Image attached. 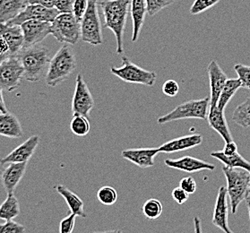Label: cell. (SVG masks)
Here are the masks:
<instances>
[{
	"label": "cell",
	"mask_w": 250,
	"mask_h": 233,
	"mask_svg": "<svg viewBox=\"0 0 250 233\" xmlns=\"http://www.w3.org/2000/svg\"><path fill=\"white\" fill-rule=\"evenodd\" d=\"M130 4L131 0H105L98 2L104 14V27L114 33L117 42V54L124 53L123 33Z\"/></svg>",
	"instance_id": "obj_1"
},
{
	"label": "cell",
	"mask_w": 250,
	"mask_h": 233,
	"mask_svg": "<svg viewBox=\"0 0 250 233\" xmlns=\"http://www.w3.org/2000/svg\"><path fill=\"white\" fill-rule=\"evenodd\" d=\"M23 71L24 79L28 82H38L47 73L49 65V49L41 43L23 47L18 53Z\"/></svg>",
	"instance_id": "obj_2"
},
{
	"label": "cell",
	"mask_w": 250,
	"mask_h": 233,
	"mask_svg": "<svg viewBox=\"0 0 250 233\" xmlns=\"http://www.w3.org/2000/svg\"><path fill=\"white\" fill-rule=\"evenodd\" d=\"M77 61L74 49L70 44H65L60 48L49 61L48 71L45 75V83L48 86L60 85L76 70Z\"/></svg>",
	"instance_id": "obj_3"
},
{
	"label": "cell",
	"mask_w": 250,
	"mask_h": 233,
	"mask_svg": "<svg viewBox=\"0 0 250 233\" xmlns=\"http://www.w3.org/2000/svg\"><path fill=\"white\" fill-rule=\"evenodd\" d=\"M223 172L227 180V191L231 212L235 214L242 201L250 195V171L241 168L223 166Z\"/></svg>",
	"instance_id": "obj_4"
},
{
	"label": "cell",
	"mask_w": 250,
	"mask_h": 233,
	"mask_svg": "<svg viewBox=\"0 0 250 233\" xmlns=\"http://www.w3.org/2000/svg\"><path fill=\"white\" fill-rule=\"evenodd\" d=\"M210 109V97H206L199 100H192L179 106L163 117L158 119V124L163 125L176 120H187V119H198L207 120Z\"/></svg>",
	"instance_id": "obj_5"
},
{
	"label": "cell",
	"mask_w": 250,
	"mask_h": 233,
	"mask_svg": "<svg viewBox=\"0 0 250 233\" xmlns=\"http://www.w3.org/2000/svg\"><path fill=\"white\" fill-rule=\"evenodd\" d=\"M51 34L60 42L75 45L81 39V22L72 13H60L51 22Z\"/></svg>",
	"instance_id": "obj_6"
},
{
	"label": "cell",
	"mask_w": 250,
	"mask_h": 233,
	"mask_svg": "<svg viewBox=\"0 0 250 233\" xmlns=\"http://www.w3.org/2000/svg\"><path fill=\"white\" fill-rule=\"evenodd\" d=\"M110 72L125 83L144 85L146 86H153L157 78L155 72L142 68L125 56L122 57V65L119 67L112 66Z\"/></svg>",
	"instance_id": "obj_7"
},
{
	"label": "cell",
	"mask_w": 250,
	"mask_h": 233,
	"mask_svg": "<svg viewBox=\"0 0 250 233\" xmlns=\"http://www.w3.org/2000/svg\"><path fill=\"white\" fill-rule=\"evenodd\" d=\"M88 8L81 20V40L93 46L104 43L98 0H88Z\"/></svg>",
	"instance_id": "obj_8"
},
{
	"label": "cell",
	"mask_w": 250,
	"mask_h": 233,
	"mask_svg": "<svg viewBox=\"0 0 250 233\" xmlns=\"http://www.w3.org/2000/svg\"><path fill=\"white\" fill-rule=\"evenodd\" d=\"M23 78L24 71L17 56H12L0 64V87L4 91L17 90Z\"/></svg>",
	"instance_id": "obj_9"
},
{
	"label": "cell",
	"mask_w": 250,
	"mask_h": 233,
	"mask_svg": "<svg viewBox=\"0 0 250 233\" xmlns=\"http://www.w3.org/2000/svg\"><path fill=\"white\" fill-rule=\"evenodd\" d=\"M94 104V99L89 90L86 82L84 81L81 74H78L76 76V88L72 100L73 115H83L89 118Z\"/></svg>",
	"instance_id": "obj_10"
},
{
	"label": "cell",
	"mask_w": 250,
	"mask_h": 233,
	"mask_svg": "<svg viewBox=\"0 0 250 233\" xmlns=\"http://www.w3.org/2000/svg\"><path fill=\"white\" fill-rule=\"evenodd\" d=\"M60 14V11L55 7L49 8L40 4H29L20 15H18L17 17L6 23L13 25H21L22 22L29 20L52 22Z\"/></svg>",
	"instance_id": "obj_11"
},
{
	"label": "cell",
	"mask_w": 250,
	"mask_h": 233,
	"mask_svg": "<svg viewBox=\"0 0 250 233\" xmlns=\"http://www.w3.org/2000/svg\"><path fill=\"white\" fill-rule=\"evenodd\" d=\"M24 45L23 47L41 43L48 35L51 34V22L29 20L21 24Z\"/></svg>",
	"instance_id": "obj_12"
},
{
	"label": "cell",
	"mask_w": 250,
	"mask_h": 233,
	"mask_svg": "<svg viewBox=\"0 0 250 233\" xmlns=\"http://www.w3.org/2000/svg\"><path fill=\"white\" fill-rule=\"evenodd\" d=\"M228 191L227 188L221 187L218 190L217 197L213 210L212 223L223 233H232L229 227Z\"/></svg>",
	"instance_id": "obj_13"
},
{
	"label": "cell",
	"mask_w": 250,
	"mask_h": 233,
	"mask_svg": "<svg viewBox=\"0 0 250 233\" xmlns=\"http://www.w3.org/2000/svg\"><path fill=\"white\" fill-rule=\"evenodd\" d=\"M208 76L210 81V108H213L217 105L218 99L221 94L223 87L228 80V76L224 73L222 67L216 61H212L208 65Z\"/></svg>",
	"instance_id": "obj_14"
},
{
	"label": "cell",
	"mask_w": 250,
	"mask_h": 233,
	"mask_svg": "<svg viewBox=\"0 0 250 233\" xmlns=\"http://www.w3.org/2000/svg\"><path fill=\"white\" fill-rule=\"evenodd\" d=\"M39 142V136L35 135L29 137L26 141L23 142L22 145L14 149L6 157L3 158L1 163L3 165L11 163H28L36 151Z\"/></svg>",
	"instance_id": "obj_15"
},
{
	"label": "cell",
	"mask_w": 250,
	"mask_h": 233,
	"mask_svg": "<svg viewBox=\"0 0 250 233\" xmlns=\"http://www.w3.org/2000/svg\"><path fill=\"white\" fill-rule=\"evenodd\" d=\"M165 165L169 168L179 169L186 172H197L200 170H214L215 166L212 163H208L200 159L192 157V156H184L180 159H167L165 160Z\"/></svg>",
	"instance_id": "obj_16"
},
{
	"label": "cell",
	"mask_w": 250,
	"mask_h": 233,
	"mask_svg": "<svg viewBox=\"0 0 250 233\" xmlns=\"http://www.w3.org/2000/svg\"><path fill=\"white\" fill-rule=\"evenodd\" d=\"M28 163H8L1 173V181L6 194L14 193L17 186L21 182L27 168Z\"/></svg>",
	"instance_id": "obj_17"
},
{
	"label": "cell",
	"mask_w": 250,
	"mask_h": 233,
	"mask_svg": "<svg viewBox=\"0 0 250 233\" xmlns=\"http://www.w3.org/2000/svg\"><path fill=\"white\" fill-rule=\"evenodd\" d=\"M160 152L157 148H136L127 149L121 152L122 157L135 163L141 169L152 167L154 165V158Z\"/></svg>",
	"instance_id": "obj_18"
},
{
	"label": "cell",
	"mask_w": 250,
	"mask_h": 233,
	"mask_svg": "<svg viewBox=\"0 0 250 233\" xmlns=\"http://www.w3.org/2000/svg\"><path fill=\"white\" fill-rule=\"evenodd\" d=\"M0 37L4 39L8 44L11 56H17L23 48L24 39L21 25L0 22Z\"/></svg>",
	"instance_id": "obj_19"
},
{
	"label": "cell",
	"mask_w": 250,
	"mask_h": 233,
	"mask_svg": "<svg viewBox=\"0 0 250 233\" xmlns=\"http://www.w3.org/2000/svg\"><path fill=\"white\" fill-rule=\"evenodd\" d=\"M203 142V136L199 134H193L189 136H181L179 138H175L169 142H166L163 146L159 147L160 152H181L186 151L191 148L200 146Z\"/></svg>",
	"instance_id": "obj_20"
},
{
	"label": "cell",
	"mask_w": 250,
	"mask_h": 233,
	"mask_svg": "<svg viewBox=\"0 0 250 233\" xmlns=\"http://www.w3.org/2000/svg\"><path fill=\"white\" fill-rule=\"evenodd\" d=\"M207 120L209 126L223 137L225 143L233 141L231 133L229 128L228 122L225 118L224 110L218 108L217 106L210 108Z\"/></svg>",
	"instance_id": "obj_21"
},
{
	"label": "cell",
	"mask_w": 250,
	"mask_h": 233,
	"mask_svg": "<svg viewBox=\"0 0 250 233\" xmlns=\"http://www.w3.org/2000/svg\"><path fill=\"white\" fill-rule=\"evenodd\" d=\"M130 12L133 21L132 42H136L139 38L146 16V0H131Z\"/></svg>",
	"instance_id": "obj_22"
},
{
	"label": "cell",
	"mask_w": 250,
	"mask_h": 233,
	"mask_svg": "<svg viewBox=\"0 0 250 233\" xmlns=\"http://www.w3.org/2000/svg\"><path fill=\"white\" fill-rule=\"evenodd\" d=\"M22 135L21 123L14 114L0 113V136L15 139L22 137Z\"/></svg>",
	"instance_id": "obj_23"
},
{
	"label": "cell",
	"mask_w": 250,
	"mask_h": 233,
	"mask_svg": "<svg viewBox=\"0 0 250 233\" xmlns=\"http://www.w3.org/2000/svg\"><path fill=\"white\" fill-rule=\"evenodd\" d=\"M29 4V0H0V22L11 21Z\"/></svg>",
	"instance_id": "obj_24"
},
{
	"label": "cell",
	"mask_w": 250,
	"mask_h": 233,
	"mask_svg": "<svg viewBox=\"0 0 250 233\" xmlns=\"http://www.w3.org/2000/svg\"><path fill=\"white\" fill-rule=\"evenodd\" d=\"M55 189L57 190V192L64 198L72 213L76 214V216L83 217V218L87 217V214L84 211L83 201L82 200L78 195L63 185H58Z\"/></svg>",
	"instance_id": "obj_25"
},
{
	"label": "cell",
	"mask_w": 250,
	"mask_h": 233,
	"mask_svg": "<svg viewBox=\"0 0 250 233\" xmlns=\"http://www.w3.org/2000/svg\"><path fill=\"white\" fill-rule=\"evenodd\" d=\"M241 86H242V84L239 77L228 79L218 99L217 105H216L217 108L222 110H225V108L227 107L229 101L232 99L235 93L239 91V88H241Z\"/></svg>",
	"instance_id": "obj_26"
},
{
	"label": "cell",
	"mask_w": 250,
	"mask_h": 233,
	"mask_svg": "<svg viewBox=\"0 0 250 233\" xmlns=\"http://www.w3.org/2000/svg\"><path fill=\"white\" fill-rule=\"evenodd\" d=\"M211 156L219 160L221 163L224 164V166L230 167V168H241L250 171V163L248 162L246 159L242 157L239 152L227 155L223 151L218 152H212Z\"/></svg>",
	"instance_id": "obj_27"
},
{
	"label": "cell",
	"mask_w": 250,
	"mask_h": 233,
	"mask_svg": "<svg viewBox=\"0 0 250 233\" xmlns=\"http://www.w3.org/2000/svg\"><path fill=\"white\" fill-rule=\"evenodd\" d=\"M20 214V205L14 193L7 194L6 200L0 205V219L13 220Z\"/></svg>",
	"instance_id": "obj_28"
},
{
	"label": "cell",
	"mask_w": 250,
	"mask_h": 233,
	"mask_svg": "<svg viewBox=\"0 0 250 233\" xmlns=\"http://www.w3.org/2000/svg\"><path fill=\"white\" fill-rule=\"evenodd\" d=\"M232 120L236 124L242 127H250V97L248 98L243 103L234 110Z\"/></svg>",
	"instance_id": "obj_29"
},
{
	"label": "cell",
	"mask_w": 250,
	"mask_h": 233,
	"mask_svg": "<svg viewBox=\"0 0 250 233\" xmlns=\"http://www.w3.org/2000/svg\"><path fill=\"white\" fill-rule=\"evenodd\" d=\"M89 118L83 115H73L71 120L70 129L77 136H87L91 130Z\"/></svg>",
	"instance_id": "obj_30"
},
{
	"label": "cell",
	"mask_w": 250,
	"mask_h": 233,
	"mask_svg": "<svg viewBox=\"0 0 250 233\" xmlns=\"http://www.w3.org/2000/svg\"><path fill=\"white\" fill-rule=\"evenodd\" d=\"M163 205L160 201L155 198L148 199L143 205L142 211L147 219L156 220L163 213Z\"/></svg>",
	"instance_id": "obj_31"
},
{
	"label": "cell",
	"mask_w": 250,
	"mask_h": 233,
	"mask_svg": "<svg viewBox=\"0 0 250 233\" xmlns=\"http://www.w3.org/2000/svg\"><path fill=\"white\" fill-rule=\"evenodd\" d=\"M97 198L104 206H112L118 200V193L114 188L104 186L98 190Z\"/></svg>",
	"instance_id": "obj_32"
},
{
	"label": "cell",
	"mask_w": 250,
	"mask_h": 233,
	"mask_svg": "<svg viewBox=\"0 0 250 233\" xmlns=\"http://www.w3.org/2000/svg\"><path fill=\"white\" fill-rule=\"evenodd\" d=\"M176 0H146L147 14L153 17L167 6H170Z\"/></svg>",
	"instance_id": "obj_33"
},
{
	"label": "cell",
	"mask_w": 250,
	"mask_h": 233,
	"mask_svg": "<svg viewBox=\"0 0 250 233\" xmlns=\"http://www.w3.org/2000/svg\"><path fill=\"white\" fill-rule=\"evenodd\" d=\"M221 0H195L193 5L190 7L191 15H199L201 13L207 11L215 6Z\"/></svg>",
	"instance_id": "obj_34"
},
{
	"label": "cell",
	"mask_w": 250,
	"mask_h": 233,
	"mask_svg": "<svg viewBox=\"0 0 250 233\" xmlns=\"http://www.w3.org/2000/svg\"><path fill=\"white\" fill-rule=\"evenodd\" d=\"M234 69L241 81V87L250 90V65L237 64L234 66Z\"/></svg>",
	"instance_id": "obj_35"
},
{
	"label": "cell",
	"mask_w": 250,
	"mask_h": 233,
	"mask_svg": "<svg viewBox=\"0 0 250 233\" xmlns=\"http://www.w3.org/2000/svg\"><path fill=\"white\" fill-rule=\"evenodd\" d=\"M25 228L22 224L14 220H7L4 223H0V233H23Z\"/></svg>",
	"instance_id": "obj_36"
},
{
	"label": "cell",
	"mask_w": 250,
	"mask_h": 233,
	"mask_svg": "<svg viewBox=\"0 0 250 233\" xmlns=\"http://www.w3.org/2000/svg\"><path fill=\"white\" fill-rule=\"evenodd\" d=\"M76 214L71 212L69 215L65 216L61 220L60 224V233H71L74 231L76 223Z\"/></svg>",
	"instance_id": "obj_37"
},
{
	"label": "cell",
	"mask_w": 250,
	"mask_h": 233,
	"mask_svg": "<svg viewBox=\"0 0 250 233\" xmlns=\"http://www.w3.org/2000/svg\"><path fill=\"white\" fill-rule=\"evenodd\" d=\"M88 0H75L72 14L76 17L78 21L81 22L82 18L84 16L88 8Z\"/></svg>",
	"instance_id": "obj_38"
},
{
	"label": "cell",
	"mask_w": 250,
	"mask_h": 233,
	"mask_svg": "<svg viewBox=\"0 0 250 233\" xmlns=\"http://www.w3.org/2000/svg\"><path fill=\"white\" fill-rule=\"evenodd\" d=\"M180 92V85L172 79L167 80L163 84V92L168 97H175Z\"/></svg>",
	"instance_id": "obj_39"
},
{
	"label": "cell",
	"mask_w": 250,
	"mask_h": 233,
	"mask_svg": "<svg viewBox=\"0 0 250 233\" xmlns=\"http://www.w3.org/2000/svg\"><path fill=\"white\" fill-rule=\"evenodd\" d=\"M180 187L187 191L189 195L194 194L197 189L196 180L192 177H186L180 181Z\"/></svg>",
	"instance_id": "obj_40"
},
{
	"label": "cell",
	"mask_w": 250,
	"mask_h": 233,
	"mask_svg": "<svg viewBox=\"0 0 250 233\" xmlns=\"http://www.w3.org/2000/svg\"><path fill=\"white\" fill-rule=\"evenodd\" d=\"M171 195L173 200L177 202L179 205H183L188 200V197H189V194L180 187L175 188L174 190H172Z\"/></svg>",
	"instance_id": "obj_41"
},
{
	"label": "cell",
	"mask_w": 250,
	"mask_h": 233,
	"mask_svg": "<svg viewBox=\"0 0 250 233\" xmlns=\"http://www.w3.org/2000/svg\"><path fill=\"white\" fill-rule=\"evenodd\" d=\"M75 0H57L55 8L60 13H72Z\"/></svg>",
	"instance_id": "obj_42"
},
{
	"label": "cell",
	"mask_w": 250,
	"mask_h": 233,
	"mask_svg": "<svg viewBox=\"0 0 250 233\" xmlns=\"http://www.w3.org/2000/svg\"><path fill=\"white\" fill-rule=\"evenodd\" d=\"M223 152L227 155H231L238 152V146L234 141L225 143V147L223 148Z\"/></svg>",
	"instance_id": "obj_43"
},
{
	"label": "cell",
	"mask_w": 250,
	"mask_h": 233,
	"mask_svg": "<svg viewBox=\"0 0 250 233\" xmlns=\"http://www.w3.org/2000/svg\"><path fill=\"white\" fill-rule=\"evenodd\" d=\"M57 0H29L30 4H40L42 6L49 7V8H53L55 7Z\"/></svg>",
	"instance_id": "obj_44"
},
{
	"label": "cell",
	"mask_w": 250,
	"mask_h": 233,
	"mask_svg": "<svg viewBox=\"0 0 250 233\" xmlns=\"http://www.w3.org/2000/svg\"><path fill=\"white\" fill-rule=\"evenodd\" d=\"M3 91L4 90L0 87V113H6V112H8V110H7V108H6L5 101H4Z\"/></svg>",
	"instance_id": "obj_45"
},
{
	"label": "cell",
	"mask_w": 250,
	"mask_h": 233,
	"mask_svg": "<svg viewBox=\"0 0 250 233\" xmlns=\"http://www.w3.org/2000/svg\"><path fill=\"white\" fill-rule=\"evenodd\" d=\"M246 203H247V206H248V210H249V213H250V195H248V197L246 198Z\"/></svg>",
	"instance_id": "obj_46"
},
{
	"label": "cell",
	"mask_w": 250,
	"mask_h": 233,
	"mask_svg": "<svg viewBox=\"0 0 250 233\" xmlns=\"http://www.w3.org/2000/svg\"></svg>",
	"instance_id": "obj_47"
}]
</instances>
